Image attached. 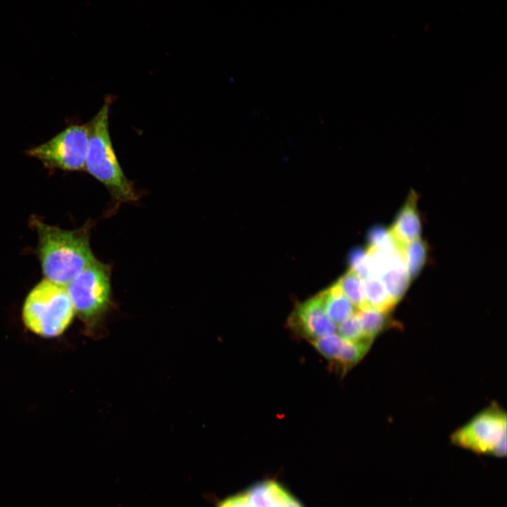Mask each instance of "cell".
<instances>
[{
	"instance_id": "5bb4252c",
	"label": "cell",
	"mask_w": 507,
	"mask_h": 507,
	"mask_svg": "<svg viewBox=\"0 0 507 507\" xmlns=\"http://www.w3.org/2000/svg\"><path fill=\"white\" fill-rule=\"evenodd\" d=\"M373 342L363 340L349 342L343 339L335 362L344 371L349 370L360 362L369 351Z\"/></svg>"
},
{
	"instance_id": "e0dca14e",
	"label": "cell",
	"mask_w": 507,
	"mask_h": 507,
	"mask_svg": "<svg viewBox=\"0 0 507 507\" xmlns=\"http://www.w3.org/2000/svg\"><path fill=\"white\" fill-rule=\"evenodd\" d=\"M368 247L372 250L392 251L400 249L389 229L381 225L373 227L368 234Z\"/></svg>"
},
{
	"instance_id": "d6986e66",
	"label": "cell",
	"mask_w": 507,
	"mask_h": 507,
	"mask_svg": "<svg viewBox=\"0 0 507 507\" xmlns=\"http://www.w3.org/2000/svg\"><path fill=\"white\" fill-rule=\"evenodd\" d=\"M343 339L336 332L311 341L315 350L330 361H334Z\"/></svg>"
},
{
	"instance_id": "6da1fadb",
	"label": "cell",
	"mask_w": 507,
	"mask_h": 507,
	"mask_svg": "<svg viewBox=\"0 0 507 507\" xmlns=\"http://www.w3.org/2000/svg\"><path fill=\"white\" fill-rule=\"evenodd\" d=\"M39 237V257L46 280L66 287L96 259L89 230H65L34 220Z\"/></svg>"
},
{
	"instance_id": "8fae6325",
	"label": "cell",
	"mask_w": 507,
	"mask_h": 507,
	"mask_svg": "<svg viewBox=\"0 0 507 507\" xmlns=\"http://www.w3.org/2000/svg\"><path fill=\"white\" fill-rule=\"evenodd\" d=\"M329 318L337 325L356 312L355 306L335 282L318 294Z\"/></svg>"
},
{
	"instance_id": "3957f363",
	"label": "cell",
	"mask_w": 507,
	"mask_h": 507,
	"mask_svg": "<svg viewBox=\"0 0 507 507\" xmlns=\"http://www.w3.org/2000/svg\"><path fill=\"white\" fill-rule=\"evenodd\" d=\"M74 313L66 287L46 279L30 292L23 308L26 327L44 337L62 334L71 323Z\"/></svg>"
},
{
	"instance_id": "ffe728a7",
	"label": "cell",
	"mask_w": 507,
	"mask_h": 507,
	"mask_svg": "<svg viewBox=\"0 0 507 507\" xmlns=\"http://www.w3.org/2000/svg\"><path fill=\"white\" fill-rule=\"evenodd\" d=\"M350 270L358 274L363 280L372 277L370 261L367 249H353L349 254Z\"/></svg>"
},
{
	"instance_id": "4fadbf2b",
	"label": "cell",
	"mask_w": 507,
	"mask_h": 507,
	"mask_svg": "<svg viewBox=\"0 0 507 507\" xmlns=\"http://www.w3.org/2000/svg\"><path fill=\"white\" fill-rule=\"evenodd\" d=\"M363 282L365 307L389 313L396 303L389 295L380 278L372 276L363 280Z\"/></svg>"
},
{
	"instance_id": "9a60e30c",
	"label": "cell",
	"mask_w": 507,
	"mask_h": 507,
	"mask_svg": "<svg viewBox=\"0 0 507 507\" xmlns=\"http://www.w3.org/2000/svg\"><path fill=\"white\" fill-rule=\"evenodd\" d=\"M336 283L344 296L358 309L366 306L364 282L358 274L349 269Z\"/></svg>"
},
{
	"instance_id": "9c48e42d",
	"label": "cell",
	"mask_w": 507,
	"mask_h": 507,
	"mask_svg": "<svg viewBox=\"0 0 507 507\" xmlns=\"http://www.w3.org/2000/svg\"><path fill=\"white\" fill-rule=\"evenodd\" d=\"M418 193L411 189L403 205L389 228L400 249L420 237L422 223L418 210Z\"/></svg>"
},
{
	"instance_id": "5b68a950",
	"label": "cell",
	"mask_w": 507,
	"mask_h": 507,
	"mask_svg": "<svg viewBox=\"0 0 507 507\" xmlns=\"http://www.w3.org/2000/svg\"><path fill=\"white\" fill-rule=\"evenodd\" d=\"M506 414L494 405L475 415L451 437L453 444L480 454L506 455Z\"/></svg>"
},
{
	"instance_id": "277c9868",
	"label": "cell",
	"mask_w": 507,
	"mask_h": 507,
	"mask_svg": "<svg viewBox=\"0 0 507 507\" xmlns=\"http://www.w3.org/2000/svg\"><path fill=\"white\" fill-rule=\"evenodd\" d=\"M75 312L96 333L111 306V270L95 260L66 287Z\"/></svg>"
},
{
	"instance_id": "ac0fdd59",
	"label": "cell",
	"mask_w": 507,
	"mask_h": 507,
	"mask_svg": "<svg viewBox=\"0 0 507 507\" xmlns=\"http://www.w3.org/2000/svg\"><path fill=\"white\" fill-rule=\"evenodd\" d=\"M338 334L349 342L368 340L365 338L357 311L337 325ZM372 342V341H371Z\"/></svg>"
},
{
	"instance_id": "30bf717a",
	"label": "cell",
	"mask_w": 507,
	"mask_h": 507,
	"mask_svg": "<svg viewBox=\"0 0 507 507\" xmlns=\"http://www.w3.org/2000/svg\"><path fill=\"white\" fill-rule=\"evenodd\" d=\"M378 277L389 295L396 304L406 293L411 282L401 250L394 254Z\"/></svg>"
},
{
	"instance_id": "2e32d148",
	"label": "cell",
	"mask_w": 507,
	"mask_h": 507,
	"mask_svg": "<svg viewBox=\"0 0 507 507\" xmlns=\"http://www.w3.org/2000/svg\"><path fill=\"white\" fill-rule=\"evenodd\" d=\"M364 335L368 340L373 339L387 326L388 313L370 307L358 309Z\"/></svg>"
},
{
	"instance_id": "7c38bea8",
	"label": "cell",
	"mask_w": 507,
	"mask_h": 507,
	"mask_svg": "<svg viewBox=\"0 0 507 507\" xmlns=\"http://www.w3.org/2000/svg\"><path fill=\"white\" fill-rule=\"evenodd\" d=\"M402 258L411 280L423 268L428 255V246L420 237L401 247Z\"/></svg>"
},
{
	"instance_id": "ba28073f",
	"label": "cell",
	"mask_w": 507,
	"mask_h": 507,
	"mask_svg": "<svg viewBox=\"0 0 507 507\" xmlns=\"http://www.w3.org/2000/svg\"><path fill=\"white\" fill-rule=\"evenodd\" d=\"M289 325L311 341L337 330V325L327 315L318 294L296 306L289 318Z\"/></svg>"
},
{
	"instance_id": "8992f818",
	"label": "cell",
	"mask_w": 507,
	"mask_h": 507,
	"mask_svg": "<svg viewBox=\"0 0 507 507\" xmlns=\"http://www.w3.org/2000/svg\"><path fill=\"white\" fill-rule=\"evenodd\" d=\"M88 144V125H70L47 142L29 149L27 154L48 169L81 171L85 169Z\"/></svg>"
},
{
	"instance_id": "52a82bcc",
	"label": "cell",
	"mask_w": 507,
	"mask_h": 507,
	"mask_svg": "<svg viewBox=\"0 0 507 507\" xmlns=\"http://www.w3.org/2000/svg\"><path fill=\"white\" fill-rule=\"evenodd\" d=\"M217 507H303V506L281 484L274 480H263L227 497Z\"/></svg>"
},
{
	"instance_id": "7a4b0ae2",
	"label": "cell",
	"mask_w": 507,
	"mask_h": 507,
	"mask_svg": "<svg viewBox=\"0 0 507 507\" xmlns=\"http://www.w3.org/2000/svg\"><path fill=\"white\" fill-rule=\"evenodd\" d=\"M113 99L106 97L96 114L87 123L89 144L85 170L106 187L119 206L135 201L138 194L132 182L125 176L115 154L109 131V112Z\"/></svg>"
}]
</instances>
